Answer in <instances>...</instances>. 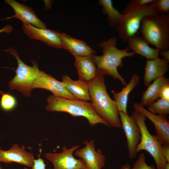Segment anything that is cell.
Masks as SVG:
<instances>
[{
    "mask_svg": "<svg viewBox=\"0 0 169 169\" xmlns=\"http://www.w3.org/2000/svg\"><path fill=\"white\" fill-rule=\"evenodd\" d=\"M38 158L35 159L33 166L29 169L27 167H25L24 169H46V164L44 161L40 157V154L38 156Z\"/></svg>",
    "mask_w": 169,
    "mask_h": 169,
    "instance_id": "f1b7e54d",
    "label": "cell"
},
{
    "mask_svg": "<svg viewBox=\"0 0 169 169\" xmlns=\"http://www.w3.org/2000/svg\"><path fill=\"white\" fill-rule=\"evenodd\" d=\"M169 84V78L164 76L154 80L150 84L142 95L141 104L143 106L149 105L160 98L161 90L165 85Z\"/></svg>",
    "mask_w": 169,
    "mask_h": 169,
    "instance_id": "7402d4cb",
    "label": "cell"
},
{
    "mask_svg": "<svg viewBox=\"0 0 169 169\" xmlns=\"http://www.w3.org/2000/svg\"><path fill=\"white\" fill-rule=\"evenodd\" d=\"M22 28L25 34L32 39L41 40L52 47L62 48L60 33L58 31L38 28L28 23H23Z\"/></svg>",
    "mask_w": 169,
    "mask_h": 169,
    "instance_id": "7c38bea8",
    "label": "cell"
},
{
    "mask_svg": "<svg viewBox=\"0 0 169 169\" xmlns=\"http://www.w3.org/2000/svg\"><path fill=\"white\" fill-rule=\"evenodd\" d=\"M155 0H132L127 5L125 9L144 7L149 5L154 2Z\"/></svg>",
    "mask_w": 169,
    "mask_h": 169,
    "instance_id": "83f0119b",
    "label": "cell"
},
{
    "mask_svg": "<svg viewBox=\"0 0 169 169\" xmlns=\"http://www.w3.org/2000/svg\"><path fill=\"white\" fill-rule=\"evenodd\" d=\"M4 51L14 56L18 63L16 75L8 83L10 90H16L27 97L30 96L33 83L40 71L38 64L31 60L33 66H28L21 60L15 50L9 48Z\"/></svg>",
    "mask_w": 169,
    "mask_h": 169,
    "instance_id": "52a82bcc",
    "label": "cell"
},
{
    "mask_svg": "<svg viewBox=\"0 0 169 169\" xmlns=\"http://www.w3.org/2000/svg\"><path fill=\"white\" fill-rule=\"evenodd\" d=\"M161 152L166 162L169 163V145L162 144Z\"/></svg>",
    "mask_w": 169,
    "mask_h": 169,
    "instance_id": "f546056e",
    "label": "cell"
},
{
    "mask_svg": "<svg viewBox=\"0 0 169 169\" xmlns=\"http://www.w3.org/2000/svg\"><path fill=\"white\" fill-rule=\"evenodd\" d=\"M99 4L103 7V11L108 17V22L111 26H115L123 19L124 15L120 13L113 6L111 0H100Z\"/></svg>",
    "mask_w": 169,
    "mask_h": 169,
    "instance_id": "603a6c76",
    "label": "cell"
},
{
    "mask_svg": "<svg viewBox=\"0 0 169 169\" xmlns=\"http://www.w3.org/2000/svg\"><path fill=\"white\" fill-rule=\"evenodd\" d=\"M159 53L163 57V59L169 62V50H160Z\"/></svg>",
    "mask_w": 169,
    "mask_h": 169,
    "instance_id": "1f68e13d",
    "label": "cell"
},
{
    "mask_svg": "<svg viewBox=\"0 0 169 169\" xmlns=\"http://www.w3.org/2000/svg\"><path fill=\"white\" fill-rule=\"evenodd\" d=\"M154 1L144 7L124 8L122 11L124 18L115 28L119 38L123 42H126L129 38L138 34L142 22L145 17L160 13L156 9Z\"/></svg>",
    "mask_w": 169,
    "mask_h": 169,
    "instance_id": "5b68a950",
    "label": "cell"
},
{
    "mask_svg": "<svg viewBox=\"0 0 169 169\" xmlns=\"http://www.w3.org/2000/svg\"><path fill=\"white\" fill-rule=\"evenodd\" d=\"M141 36L149 45L160 50L169 49V14L149 15L143 20Z\"/></svg>",
    "mask_w": 169,
    "mask_h": 169,
    "instance_id": "277c9868",
    "label": "cell"
},
{
    "mask_svg": "<svg viewBox=\"0 0 169 169\" xmlns=\"http://www.w3.org/2000/svg\"><path fill=\"white\" fill-rule=\"evenodd\" d=\"M160 98L169 100V84L165 85L162 89L161 92Z\"/></svg>",
    "mask_w": 169,
    "mask_h": 169,
    "instance_id": "4dcf8cb0",
    "label": "cell"
},
{
    "mask_svg": "<svg viewBox=\"0 0 169 169\" xmlns=\"http://www.w3.org/2000/svg\"><path fill=\"white\" fill-rule=\"evenodd\" d=\"M133 107L147 118L154 125L156 136L162 144L169 145V120L167 115L152 114L140 103H134Z\"/></svg>",
    "mask_w": 169,
    "mask_h": 169,
    "instance_id": "8fae6325",
    "label": "cell"
},
{
    "mask_svg": "<svg viewBox=\"0 0 169 169\" xmlns=\"http://www.w3.org/2000/svg\"><path fill=\"white\" fill-rule=\"evenodd\" d=\"M134 109L131 115L138 125L141 134L136 151L138 153L141 150L146 151L153 158L156 169H163L166 162L162 154V144L156 135H151L145 123L146 117L138 110Z\"/></svg>",
    "mask_w": 169,
    "mask_h": 169,
    "instance_id": "8992f818",
    "label": "cell"
},
{
    "mask_svg": "<svg viewBox=\"0 0 169 169\" xmlns=\"http://www.w3.org/2000/svg\"><path fill=\"white\" fill-rule=\"evenodd\" d=\"M85 146L76 150L74 155L85 161L87 169H102L105 165V157L100 149L96 150L93 139L84 140Z\"/></svg>",
    "mask_w": 169,
    "mask_h": 169,
    "instance_id": "30bf717a",
    "label": "cell"
},
{
    "mask_svg": "<svg viewBox=\"0 0 169 169\" xmlns=\"http://www.w3.org/2000/svg\"><path fill=\"white\" fill-rule=\"evenodd\" d=\"M131 169H156L153 165L149 166L146 161V156L144 153L141 152L137 160L133 164Z\"/></svg>",
    "mask_w": 169,
    "mask_h": 169,
    "instance_id": "484cf974",
    "label": "cell"
},
{
    "mask_svg": "<svg viewBox=\"0 0 169 169\" xmlns=\"http://www.w3.org/2000/svg\"><path fill=\"white\" fill-rule=\"evenodd\" d=\"M2 96L0 100V106L3 110L11 111L16 106L17 101L16 98L9 92L5 93L0 90Z\"/></svg>",
    "mask_w": 169,
    "mask_h": 169,
    "instance_id": "d4e9b609",
    "label": "cell"
},
{
    "mask_svg": "<svg viewBox=\"0 0 169 169\" xmlns=\"http://www.w3.org/2000/svg\"><path fill=\"white\" fill-rule=\"evenodd\" d=\"M39 88L48 90L53 94L68 99H77L66 89L62 82L59 81L52 75L40 71L34 81L33 89Z\"/></svg>",
    "mask_w": 169,
    "mask_h": 169,
    "instance_id": "4fadbf2b",
    "label": "cell"
},
{
    "mask_svg": "<svg viewBox=\"0 0 169 169\" xmlns=\"http://www.w3.org/2000/svg\"><path fill=\"white\" fill-rule=\"evenodd\" d=\"M80 146L77 145L68 148L64 145L61 152H47L45 154V157L52 163L53 169H87L83 159H77L74 156V152Z\"/></svg>",
    "mask_w": 169,
    "mask_h": 169,
    "instance_id": "ba28073f",
    "label": "cell"
},
{
    "mask_svg": "<svg viewBox=\"0 0 169 169\" xmlns=\"http://www.w3.org/2000/svg\"><path fill=\"white\" fill-rule=\"evenodd\" d=\"M35 159L33 154L25 150L23 146H20L14 144L7 151H4L0 147V163L6 164L14 162L31 168Z\"/></svg>",
    "mask_w": 169,
    "mask_h": 169,
    "instance_id": "5bb4252c",
    "label": "cell"
},
{
    "mask_svg": "<svg viewBox=\"0 0 169 169\" xmlns=\"http://www.w3.org/2000/svg\"><path fill=\"white\" fill-rule=\"evenodd\" d=\"M90 100L98 115L110 126L121 127L116 103L109 96L103 76L98 75L88 83Z\"/></svg>",
    "mask_w": 169,
    "mask_h": 169,
    "instance_id": "7a4b0ae2",
    "label": "cell"
},
{
    "mask_svg": "<svg viewBox=\"0 0 169 169\" xmlns=\"http://www.w3.org/2000/svg\"><path fill=\"white\" fill-rule=\"evenodd\" d=\"M163 169H169V163L166 162V163Z\"/></svg>",
    "mask_w": 169,
    "mask_h": 169,
    "instance_id": "e575fe53",
    "label": "cell"
},
{
    "mask_svg": "<svg viewBox=\"0 0 169 169\" xmlns=\"http://www.w3.org/2000/svg\"><path fill=\"white\" fill-rule=\"evenodd\" d=\"M0 169H3V168H2L1 166L0 165Z\"/></svg>",
    "mask_w": 169,
    "mask_h": 169,
    "instance_id": "d590c367",
    "label": "cell"
},
{
    "mask_svg": "<svg viewBox=\"0 0 169 169\" xmlns=\"http://www.w3.org/2000/svg\"><path fill=\"white\" fill-rule=\"evenodd\" d=\"M5 2L14 11L13 16L5 19L16 18L21 21L23 23L29 24L38 28H46L45 24L37 17L34 11L30 7L14 0H6Z\"/></svg>",
    "mask_w": 169,
    "mask_h": 169,
    "instance_id": "9a60e30c",
    "label": "cell"
},
{
    "mask_svg": "<svg viewBox=\"0 0 169 169\" xmlns=\"http://www.w3.org/2000/svg\"><path fill=\"white\" fill-rule=\"evenodd\" d=\"M47 101L48 111L64 112L74 117H84L93 127L98 124L110 127L106 121L98 115L92 103L87 101L68 99L53 94L47 98Z\"/></svg>",
    "mask_w": 169,
    "mask_h": 169,
    "instance_id": "3957f363",
    "label": "cell"
},
{
    "mask_svg": "<svg viewBox=\"0 0 169 169\" xmlns=\"http://www.w3.org/2000/svg\"><path fill=\"white\" fill-rule=\"evenodd\" d=\"M128 48L135 54H137L146 58L147 60L153 59L159 57L160 51L149 46L146 41L139 34L129 38L127 42Z\"/></svg>",
    "mask_w": 169,
    "mask_h": 169,
    "instance_id": "ac0fdd59",
    "label": "cell"
},
{
    "mask_svg": "<svg viewBox=\"0 0 169 169\" xmlns=\"http://www.w3.org/2000/svg\"><path fill=\"white\" fill-rule=\"evenodd\" d=\"M13 28L9 25H7L3 28L0 30V33L2 32H6L8 33L10 32L12 30Z\"/></svg>",
    "mask_w": 169,
    "mask_h": 169,
    "instance_id": "d6a6232c",
    "label": "cell"
},
{
    "mask_svg": "<svg viewBox=\"0 0 169 169\" xmlns=\"http://www.w3.org/2000/svg\"><path fill=\"white\" fill-rule=\"evenodd\" d=\"M121 127L124 131L127 140L129 157L135 158L137 153L136 148L141 137L140 129L136 121L131 115L119 112Z\"/></svg>",
    "mask_w": 169,
    "mask_h": 169,
    "instance_id": "9c48e42d",
    "label": "cell"
},
{
    "mask_svg": "<svg viewBox=\"0 0 169 169\" xmlns=\"http://www.w3.org/2000/svg\"><path fill=\"white\" fill-rule=\"evenodd\" d=\"M169 62L159 57L147 60L144 69V84L148 86L154 80L164 76L168 70Z\"/></svg>",
    "mask_w": 169,
    "mask_h": 169,
    "instance_id": "e0dca14e",
    "label": "cell"
},
{
    "mask_svg": "<svg viewBox=\"0 0 169 169\" xmlns=\"http://www.w3.org/2000/svg\"><path fill=\"white\" fill-rule=\"evenodd\" d=\"M74 65L79 79L88 83L94 80L97 75V68L91 57L74 56Z\"/></svg>",
    "mask_w": 169,
    "mask_h": 169,
    "instance_id": "d6986e66",
    "label": "cell"
},
{
    "mask_svg": "<svg viewBox=\"0 0 169 169\" xmlns=\"http://www.w3.org/2000/svg\"><path fill=\"white\" fill-rule=\"evenodd\" d=\"M120 169H131L130 165L129 164L127 163L122 166Z\"/></svg>",
    "mask_w": 169,
    "mask_h": 169,
    "instance_id": "836d02e7",
    "label": "cell"
},
{
    "mask_svg": "<svg viewBox=\"0 0 169 169\" xmlns=\"http://www.w3.org/2000/svg\"><path fill=\"white\" fill-rule=\"evenodd\" d=\"M154 3L156 9L159 12L169 14V0H155Z\"/></svg>",
    "mask_w": 169,
    "mask_h": 169,
    "instance_id": "4316f807",
    "label": "cell"
},
{
    "mask_svg": "<svg viewBox=\"0 0 169 169\" xmlns=\"http://www.w3.org/2000/svg\"><path fill=\"white\" fill-rule=\"evenodd\" d=\"M139 77L136 74L131 76L129 83L123 88L119 92L112 91L114 101L115 102L118 110L127 113V107L128 96L131 92L138 85L139 82Z\"/></svg>",
    "mask_w": 169,
    "mask_h": 169,
    "instance_id": "44dd1931",
    "label": "cell"
},
{
    "mask_svg": "<svg viewBox=\"0 0 169 169\" xmlns=\"http://www.w3.org/2000/svg\"><path fill=\"white\" fill-rule=\"evenodd\" d=\"M62 82L66 90L76 99L90 100L88 83L79 79L73 80L66 75L62 76Z\"/></svg>",
    "mask_w": 169,
    "mask_h": 169,
    "instance_id": "ffe728a7",
    "label": "cell"
},
{
    "mask_svg": "<svg viewBox=\"0 0 169 169\" xmlns=\"http://www.w3.org/2000/svg\"><path fill=\"white\" fill-rule=\"evenodd\" d=\"M62 48L69 51L74 56L91 57L96 52L85 42L74 38L65 33H60Z\"/></svg>",
    "mask_w": 169,
    "mask_h": 169,
    "instance_id": "2e32d148",
    "label": "cell"
},
{
    "mask_svg": "<svg viewBox=\"0 0 169 169\" xmlns=\"http://www.w3.org/2000/svg\"><path fill=\"white\" fill-rule=\"evenodd\" d=\"M117 39L114 37L101 42L99 46L102 49V54L95 55L91 58L97 66V75H109L114 79H118L125 86L127 84L119 73L118 68L123 67L124 58L132 57L136 54L132 51L129 52L128 47L122 49H118L116 47Z\"/></svg>",
    "mask_w": 169,
    "mask_h": 169,
    "instance_id": "6da1fadb",
    "label": "cell"
},
{
    "mask_svg": "<svg viewBox=\"0 0 169 169\" xmlns=\"http://www.w3.org/2000/svg\"><path fill=\"white\" fill-rule=\"evenodd\" d=\"M148 106L147 110L154 114L167 115L169 114V100L160 98Z\"/></svg>",
    "mask_w": 169,
    "mask_h": 169,
    "instance_id": "cb8c5ba5",
    "label": "cell"
}]
</instances>
